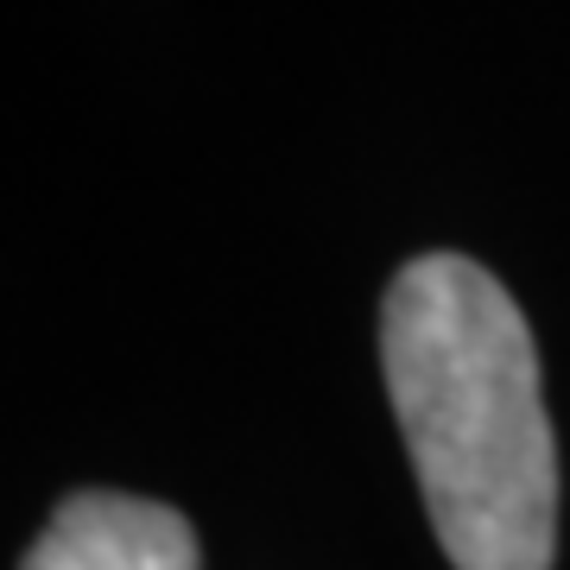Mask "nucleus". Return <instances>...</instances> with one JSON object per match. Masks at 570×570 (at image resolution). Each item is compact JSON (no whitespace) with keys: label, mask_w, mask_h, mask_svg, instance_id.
<instances>
[{"label":"nucleus","mask_w":570,"mask_h":570,"mask_svg":"<svg viewBox=\"0 0 570 570\" xmlns=\"http://www.w3.org/2000/svg\"><path fill=\"white\" fill-rule=\"evenodd\" d=\"M381 367L450 564L551 570L558 444L508 285L463 254L406 261L381 305Z\"/></svg>","instance_id":"obj_1"},{"label":"nucleus","mask_w":570,"mask_h":570,"mask_svg":"<svg viewBox=\"0 0 570 570\" xmlns=\"http://www.w3.org/2000/svg\"><path fill=\"white\" fill-rule=\"evenodd\" d=\"M20 570H197V532L165 501L82 489L58 501Z\"/></svg>","instance_id":"obj_2"}]
</instances>
